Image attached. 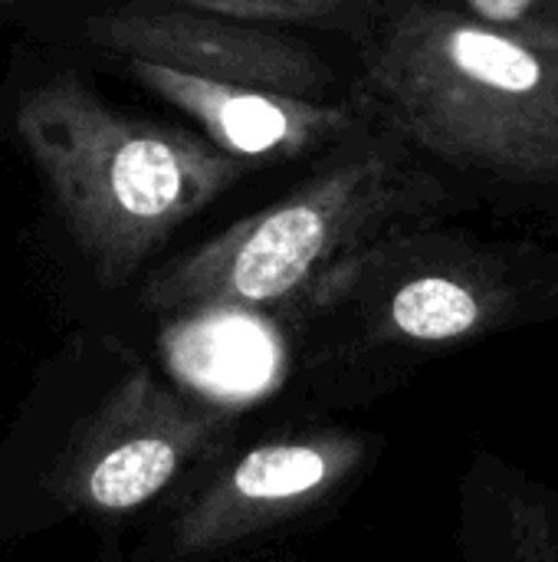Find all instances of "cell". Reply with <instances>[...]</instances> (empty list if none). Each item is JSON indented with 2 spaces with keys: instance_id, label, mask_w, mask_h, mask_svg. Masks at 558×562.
<instances>
[{
  "instance_id": "cell-5",
  "label": "cell",
  "mask_w": 558,
  "mask_h": 562,
  "mask_svg": "<svg viewBox=\"0 0 558 562\" xmlns=\"http://www.w3.org/2000/svg\"><path fill=\"white\" fill-rule=\"evenodd\" d=\"M368 458L372 445L342 428H306L257 441L181 504L168 527V560H214L306 520L342 497Z\"/></svg>"
},
{
  "instance_id": "cell-7",
  "label": "cell",
  "mask_w": 558,
  "mask_h": 562,
  "mask_svg": "<svg viewBox=\"0 0 558 562\" xmlns=\"http://www.w3.org/2000/svg\"><path fill=\"white\" fill-rule=\"evenodd\" d=\"M89 36L128 63H155L197 79L309 102H342L335 66L296 33L204 10L197 0L132 3L89 20Z\"/></svg>"
},
{
  "instance_id": "cell-8",
  "label": "cell",
  "mask_w": 558,
  "mask_h": 562,
  "mask_svg": "<svg viewBox=\"0 0 558 562\" xmlns=\"http://www.w3.org/2000/svg\"><path fill=\"white\" fill-rule=\"evenodd\" d=\"M128 69L145 89L191 115L214 148L250 168L332 155L378 132L372 115L352 95L342 102H309L197 79L155 63H128Z\"/></svg>"
},
{
  "instance_id": "cell-2",
  "label": "cell",
  "mask_w": 558,
  "mask_h": 562,
  "mask_svg": "<svg viewBox=\"0 0 558 562\" xmlns=\"http://www.w3.org/2000/svg\"><path fill=\"white\" fill-rule=\"evenodd\" d=\"M355 46L352 99L378 132L464 171L558 184V56L457 3H382Z\"/></svg>"
},
{
  "instance_id": "cell-10",
  "label": "cell",
  "mask_w": 558,
  "mask_h": 562,
  "mask_svg": "<svg viewBox=\"0 0 558 562\" xmlns=\"http://www.w3.org/2000/svg\"><path fill=\"white\" fill-rule=\"evenodd\" d=\"M204 10L227 20L293 33V30H332L358 40L378 16V0H197Z\"/></svg>"
},
{
  "instance_id": "cell-3",
  "label": "cell",
  "mask_w": 558,
  "mask_h": 562,
  "mask_svg": "<svg viewBox=\"0 0 558 562\" xmlns=\"http://www.w3.org/2000/svg\"><path fill=\"white\" fill-rule=\"evenodd\" d=\"M451 207L444 181L398 138L345 145L293 191L164 263L141 286L155 316L283 313L349 260L418 231Z\"/></svg>"
},
{
  "instance_id": "cell-6",
  "label": "cell",
  "mask_w": 558,
  "mask_h": 562,
  "mask_svg": "<svg viewBox=\"0 0 558 562\" xmlns=\"http://www.w3.org/2000/svg\"><path fill=\"white\" fill-rule=\"evenodd\" d=\"M230 431L224 408L138 369L76 435L59 471V494L82 510L128 514L224 451Z\"/></svg>"
},
{
  "instance_id": "cell-4",
  "label": "cell",
  "mask_w": 558,
  "mask_h": 562,
  "mask_svg": "<svg viewBox=\"0 0 558 562\" xmlns=\"http://www.w3.org/2000/svg\"><path fill=\"white\" fill-rule=\"evenodd\" d=\"M16 132L102 280L115 290L171 234L250 175L207 138L115 112L76 72L30 89Z\"/></svg>"
},
{
  "instance_id": "cell-1",
  "label": "cell",
  "mask_w": 558,
  "mask_h": 562,
  "mask_svg": "<svg viewBox=\"0 0 558 562\" xmlns=\"http://www.w3.org/2000/svg\"><path fill=\"white\" fill-rule=\"evenodd\" d=\"M553 310L556 257L431 227L349 260L280 316L296 375L345 395Z\"/></svg>"
},
{
  "instance_id": "cell-9",
  "label": "cell",
  "mask_w": 558,
  "mask_h": 562,
  "mask_svg": "<svg viewBox=\"0 0 558 562\" xmlns=\"http://www.w3.org/2000/svg\"><path fill=\"white\" fill-rule=\"evenodd\" d=\"M470 562H558V504L526 481H506Z\"/></svg>"
}]
</instances>
